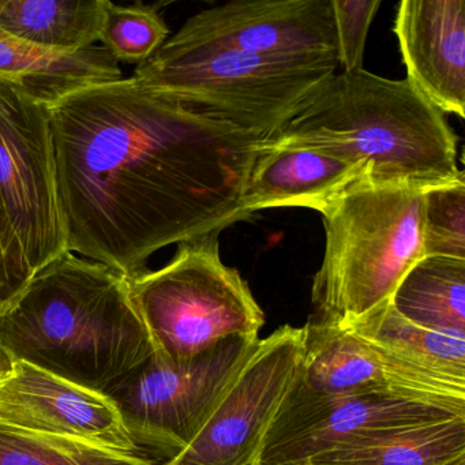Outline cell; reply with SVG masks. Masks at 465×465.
Segmentation results:
<instances>
[{"label":"cell","instance_id":"cell-26","mask_svg":"<svg viewBox=\"0 0 465 465\" xmlns=\"http://www.w3.org/2000/svg\"><path fill=\"white\" fill-rule=\"evenodd\" d=\"M12 363V359H10L4 351H0V377L9 371Z\"/></svg>","mask_w":465,"mask_h":465},{"label":"cell","instance_id":"cell-18","mask_svg":"<svg viewBox=\"0 0 465 465\" xmlns=\"http://www.w3.org/2000/svg\"><path fill=\"white\" fill-rule=\"evenodd\" d=\"M105 0H0V29L51 54H77L96 45Z\"/></svg>","mask_w":465,"mask_h":465},{"label":"cell","instance_id":"cell-7","mask_svg":"<svg viewBox=\"0 0 465 465\" xmlns=\"http://www.w3.org/2000/svg\"><path fill=\"white\" fill-rule=\"evenodd\" d=\"M0 236L23 287L67 252L48 108L0 80Z\"/></svg>","mask_w":465,"mask_h":465},{"label":"cell","instance_id":"cell-25","mask_svg":"<svg viewBox=\"0 0 465 465\" xmlns=\"http://www.w3.org/2000/svg\"><path fill=\"white\" fill-rule=\"evenodd\" d=\"M23 288L10 268L0 236V309L9 303Z\"/></svg>","mask_w":465,"mask_h":465},{"label":"cell","instance_id":"cell-19","mask_svg":"<svg viewBox=\"0 0 465 465\" xmlns=\"http://www.w3.org/2000/svg\"><path fill=\"white\" fill-rule=\"evenodd\" d=\"M391 302L415 325L465 334V260L421 258L405 274Z\"/></svg>","mask_w":465,"mask_h":465},{"label":"cell","instance_id":"cell-22","mask_svg":"<svg viewBox=\"0 0 465 465\" xmlns=\"http://www.w3.org/2000/svg\"><path fill=\"white\" fill-rule=\"evenodd\" d=\"M170 36V29L154 6H121L105 0L99 42L116 62L143 64Z\"/></svg>","mask_w":465,"mask_h":465},{"label":"cell","instance_id":"cell-12","mask_svg":"<svg viewBox=\"0 0 465 465\" xmlns=\"http://www.w3.org/2000/svg\"><path fill=\"white\" fill-rule=\"evenodd\" d=\"M304 331L302 382L310 391L465 407V380L416 363L337 326L310 320Z\"/></svg>","mask_w":465,"mask_h":465},{"label":"cell","instance_id":"cell-6","mask_svg":"<svg viewBox=\"0 0 465 465\" xmlns=\"http://www.w3.org/2000/svg\"><path fill=\"white\" fill-rule=\"evenodd\" d=\"M220 232L178 244L173 260L129 280L154 353L190 361L232 337L260 339L265 314L249 284L220 258Z\"/></svg>","mask_w":465,"mask_h":465},{"label":"cell","instance_id":"cell-11","mask_svg":"<svg viewBox=\"0 0 465 465\" xmlns=\"http://www.w3.org/2000/svg\"><path fill=\"white\" fill-rule=\"evenodd\" d=\"M171 39L339 69L331 0H239L193 15Z\"/></svg>","mask_w":465,"mask_h":465},{"label":"cell","instance_id":"cell-17","mask_svg":"<svg viewBox=\"0 0 465 465\" xmlns=\"http://www.w3.org/2000/svg\"><path fill=\"white\" fill-rule=\"evenodd\" d=\"M295 465H465V418L378 432Z\"/></svg>","mask_w":465,"mask_h":465},{"label":"cell","instance_id":"cell-14","mask_svg":"<svg viewBox=\"0 0 465 465\" xmlns=\"http://www.w3.org/2000/svg\"><path fill=\"white\" fill-rule=\"evenodd\" d=\"M407 80L443 114L465 116V0H402L394 20Z\"/></svg>","mask_w":465,"mask_h":465},{"label":"cell","instance_id":"cell-13","mask_svg":"<svg viewBox=\"0 0 465 465\" xmlns=\"http://www.w3.org/2000/svg\"><path fill=\"white\" fill-rule=\"evenodd\" d=\"M0 421L35 434L74 440L127 456H148L113 401L25 361L0 377Z\"/></svg>","mask_w":465,"mask_h":465},{"label":"cell","instance_id":"cell-5","mask_svg":"<svg viewBox=\"0 0 465 465\" xmlns=\"http://www.w3.org/2000/svg\"><path fill=\"white\" fill-rule=\"evenodd\" d=\"M336 73V67L271 61L222 45L168 39L138 64L132 80L273 138Z\"/></svg>","mask_w":465,"mask_h":465},{"label":"cell","instance_id":"cell-10","mask_svg":"<svg viewBox=\"0 0 465 465\" xmlns=\"http://www.w3.org/2000/svg\"><path fill=\"white\" fill-rule=\"evenodd\" d=\"M465 418V407L380 396L322 394L301 380L277 413L258 465H295L391 430Z\"/></svg>","mask_w":465,"mask_h":465},{"label":"cell","instance_id":"cell-24","mask_svg":"<svg viewBox=\"0 0 465 465\" xmlns=\"http://www.w3.org/2000/svg\"><path fill=\"white\" fill-rule=\"evenodd\" d=\"M380 6L381 0H331L342 72L363 69L367 36Z\"/></svg>","mask_w":465,"mask_h":465},{"label":"cell","instance_id":"cell-16","mask_svg":"<svg viewBox=\"0 0 465 465\" xmlns=\"http://www.w3.org/2000/svg\"><path fill=\"white\" fill-rule=\"evenodd\" d=\"M0 80L51 107L86 86L122 80V70L102 45L69 55L45 53L0 29Z\"/></svg>","mask_w":465,"mask_h":465},{"label":"cell","instance_id":"cell-23","mask_svg":"<svg viewBox=\"0 0 465 465\" xmlns=\"http://www.w3.org/2000/svg\"><path fill=\"white\" fill-rule=\"evenodd\" d=\"M424 257L465 260V176L423 192Z\"/></svg>","mask_w":465,"mask_h":465},{"label":"cell","instance_id":"cell-20","mask_svg":"<svg viewBox=\"0 0 465 465\" xmlns=\"http://www.w3.org/2000/svg\"><path fill=\"white\" fill-rule=\"evenodd\" d=\"M337 328L394 351L416 363L465 380V334L430 331L415 325L401 317L391 301Z\"/></svg>","mask_w":465,"mask_h":465},{"label":"cell","instance_id":"cell-9","mask_svg":"<svg viewBox=\"0 0 465 465\" xmlns=\"http://www.w3.org/2000/svg\"><path fill=\"white\" fill-rule=\"evenodd\" d=\"M306 331L284 325L260 339L184 450L165 465H258L266 435L301 380Z\"/></svg>","mask_w":465,"mask_h":465},{"label":"cell","instance_id":"cell-15","mask_svg":"<svg viewBox=\"0 0 465 465\" xmlns=\"http://www.w3.org/2000/svg\"><path fill=\"white\" fill-rule=\"evenodd\" d=\"M361 176L363 168L325 152L268 140L250 173L242 213L249 219L263 209L288 206L318 212Z\"/></svg>","mask_w":465,"mask_h":465},{"label":"cell","instance_id":"cell-8","mask_svg":"<svg viewBox=\"0 0 465 465\" xmlns=\"http://www.w3.org/2000/svg\"><path fill=\"white\" fill-rule=\"evenodd\" d=\"M258 342L232 337L182 363L153 353L104 394L118 408L138 448L170 461L192 442Z\"/></svg>","mask_w":465,"mask_h":465},{"label":"cell","instance_id":"cell-4","mask_svg":"<svg viewBox=\"0 0 465 465\" xmlns=\"http://www.w3.org/2000/svg\"><path fill=\"white\" fill-rule=\"evenodd\" d=\"M423 192L361 176L318 209L326 242L312 282V321L345 325L391 301L423 258Z\"/></svg>","mask_w":465,"mask_h":465},{"label":"cell","instance_id":"cell-1","mask_svg":"<svg viewBox=\"0 0 465 465\" xmlns=\"http://www.w3.org/2000/svg\"><path fill=\"white\" fill-rule=\"evenodd\" d=\"M48 108L67 252L127 280L154 252L241 220L271 138L129 80Z\"/></svg>","mask_w":465,"mask_h":465},{"label":"cell","instance_id":"cell-21","mask_svg":"<svg viewBox=\"0 0 465 465\" xmlns=\"http://www.w3.org/2000/svg\"><path fill=\"white\" fill-rule=\"evenodd\" d=\"M0 465H157L148 456H127L74 440L35 434L0 421Z\"/></svg>","mask_w":465,"mask_h":465},{"label":"cell","instance_id":"cell-3","mask_svg":"<svg viewBox=\"0 0 465 465\" xmlns=\"http://www.w3.org/2000/svg\"><path fill=\"white\" fill-rule=\"evenodd\" d=\"M272 141L318 149L375 183L426 190L464 176L445 114L410 81L336 73Z\"/></svg>","mask_w":465,"mask_h":465},{"label":"cell","instance_id":"cell-2","mask_svg":"<svg viewBox=\"0 0 465 465\" xmlns=\"http://www.w3.org/2000/svg\"><path fill=\"white\" fill-rule=\"evenodd\" d=\"M0 351L100 393L154 353L129 280L70 252L0 309Z\"/></svg>","mask_w":465,"mask_h":465}]
</instances>
